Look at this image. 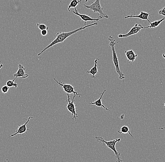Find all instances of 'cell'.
<instances>
[{"label":"cell","mask_w":165,"mask_h":162,"mask_svg":"<svg viewBox=\"0 0 165 162\" xmlns=\"http://www.w3.org/2000/svg\"><path fill=\"white\" fill-rule=\"evenodd\" d=\"M98 25V23H94L91 24H89V25H85L84 27H80V28L77 29L75 30L74 31H70V32H58L56 34V38L54 39L52 42L49 44L48 46H47L45 47L43 50H42L40 53H38V56H39L40 55H41L42 53L46 51V50H48V49L51 48V47L54 46V45H56V44H58V43H63L65 40H66L67 38L71 36L72 35L74 34L75 33L78 32V31H80L82 30L85 29L87 27H90L91 26H94V25Z\"/></svg>","instance_id":"1"},{"label":"cell","mask_w":165,"mask_h":162,"mask_svg":"<svg viewBox=\"0 0 165 162\" xmlns=\"http://www.w3.org/2000/svg\"><path fill=\"white\" fill-rule=\"evenodd\" d=\"M96 139L98 141H99V144H102L104 146L106 145L107 147L111 149L112 151H113L115 155V157L117 159V161L116 162H122L123 160L120 159V152H119L116 150L115 145L117 142H120L121 140L120 138H118L114 140L110 141H106L101 136H96L95 137Z\"/></svg>","instance_id":"2"},{"label":"cell","mask_w":165,"mask_h":162,"mask_svg":"<svg viewBox=\"0 0 165 162\" xmlns=\"http://www.w3.org/2000/svg\"><path fill=\"white\" fill-rule=\"evenodd\" d=\"M84 8L90 9L91 11H93L94 13H97L98 14V18H109L108 15L103 12V8L101 6L100 3V0H95L94 2L90 5H86L85 4H84Z\"/></svg>","instance_id":"3"},{"label":"cell","mask_w":165,"mask_h":162,"mask_svg":"<svg viewBox=\"0 0 165 162\" xmlns=\"http://www.w3.org/2000/svg\"><path fill=\"white\" fill-rule=\"evenodd\" d=\"M67 96L68 97V100H67L68 104L67 105L66 108L68 111L70 112L71 113L72 115L73 116V120L75 119L76 122H77V118H78V116L77 115V106L78 105H75L74 104V99L76 95H74V97L73 98L72 101L70 100V96L69 94H67Z\"/></svg>","instance_id":"4"},{"label":"cell","mask_w":165,"mask_h":162,"mask_svg":"<svg viewBox=\"0 0 165 162\" xmlns=\"http://www.w3.org/2000/svg\"><path fill=\"white\" fill-rule=\"evenodd\" d=\"M111 47L112 51L113 60L114 64V66H115V71L117 73L118 75H119V78L120 79L123 80V79L125 78L124 75L120 69L118 58L117 55V53H116L115 48H114V46H112Z\"/></svg>","instance_id":"5"},{"label":"cell","mask_w":165,"mask_h":162,"mask_svg":"<svg viewBox=\"0 0 165 162\" xmlns=\"http://www.w3.org/2000/svg\"><path fill=\"white\" fill-rule=\"evenodd\" d=\"M54 80L58 83V85H59L61 87L63 88L65 92L67 94H73L75 95L79 96V97H80L82 96V94L78 93L75 91V88L71 84H66V83H63L59 82L55 78H54Z\"/></svg>","instance_id":"6"},{"label":"cell","mask_w":165,"mask_h":162,"mask_svg":"<svg viewBox=\"0 0 165 162\" xmlns=\"http://www.w3.org/2000/svg\"><path fill=\"white\" fill-rule=\"evenodd\" d=\"M144 28V27L141 24H135V25L130 30L126 33L125 34H119L118 37L119 38H123V37H128L130 36L136 34L138 32H140V31L142 29Z\"/></svg>","instance_id":"7"},{"label":"cell","mask_w":165,"mask_h":162,"mask_svg":"<svg viewBox=\"0 0 165 162\" xmlns=\"http://www.w3.org/2000/svg\"><path fill=\"white\" fill-rule=\"evenodd\" d=\"M31 118H33V117H29L28 118V120L26 121V122L23 125H19L18 127V128L16 129V132L14 134H13L12 135H10V136H8V138H11V137H13V136H15V135H17L18 134H22L24 133H26V134H28L27 132V130H29L30 131L31 129H29V128H27V124L29 122V121L30 120Z\"/></svg>","instance_id":"8"},{"label":"cell","mask_w":165,"mask_h":162,"mask_svg":"<svg viewBox=\"0 0 165 162\" xmlns=\"http://www.w3.org/2000/svg\"><path fill=\"white\" fill-rule=\"evenodd\" d=\"M75 11L72 12L75 15H77V16H78L80 17V19H81L82 20H83L84 21V25H86V23L87 22H91V21H99L101 20V18L94 19L93 18L90 16H88V15H85V14H82L79 13L78 11L77 10V8H75Z\"/></svg>","instance_id":"9"},{"label":"cell","mask_w":165,"mask_h":162,"mask_svg":"<svg viewBox=\"0 0 165 162\" xmlns=\"http://www.w3.org/2000/svg\"><path fill=\"white\" fill-rule=\"evenodd\" d=\"M151 14H150V12H145L141 11L140 14L138 15H129V16H126L124 18H138L140 19L141 20H147L149 23H150V21L149 20V18L150 16H151Z\"/></svg>","instance_id":"10"},{"label":"cell","mask_w":165,"mask_h":162,"mask_svg":"<svg viewBox=\"0 0 165 162\" xmlns=\"http://www.w3.org/2000/svg\"><path fill=\"white\" fill-rule=\"evenodd\" d=\"M25 68H24L22 65H18V70L16 73L14 74L13 76L16 78L21 77L23 78H26L29 76V75L25 73Z\"/></svg>","instance_id":"11"},{"label":"cell","mask_w":165,"mask_h":162,"mask_svg":"<svg viewBox=\"0 0 165 162\" xmlns=\"http://www.w3.org/2000/svg\"><path fill=\"white\" fill-rule=\"evenodd\" d=\"M101 60V59L97 58L94 60V65L93 68L91 69L90 70L86 71L85 73H88L91 75V78L95 79V75L98 74V68H97V63L99 60Z\"/></svg>","instance_id":"12"},{"label":"cell","mask_w":165,"mask_h":162,"mask_svg":"<svg viewBox=\"0 0 165 162\" xmlns=\"http://www.w3.org/2000/svg\"><path fill=\"white\" fill-rule=\"evenodd\" d=\"M126 56L127 57V60L129 62L133 63L135 61L137 56V54H135V52L133 50H130L125 52Z\"/></svg>","instance_id":"13"},{"label":"cell","mask_w":165,"mask_h":162,"mask_svg":"<svg viewBox=\"0 0 165 162\" xmlns=\"http://www.w3.org/2000/svg\"><path fill=\"white\" fill-rule=\"evenodd\" d=\"M105 92H106V90H104L102 93L101 95V97H100V98L96 100L94 102H91V103H90V104H91V105H96L98 107H102V108H104V109H105L106 110L110 111L108 108H107L106 106L103 105L102 102V99L103 95L104 94Z\"/></svg>","instance_id":"14"},{"label":"cell","mask_w":165,"mask_h":162,"mask_svg":"<svg viewBox=\"0 0 165 162\" xmlns=\"http://www.w3.org/2000/svg\"><path fill=\"white\" fill-rule=\"evenodd\" d=\"M165 19V18H163L159 20L155 21L153 22H150V25L147 26V27H144V29H147V28H155L156 27H158L160 24L164 21Z\"/></svg>","instance_id":"15"},{"label":"cell","mask_w":165,"mask_h":162,"mask_svg":"<svg viewBox=\"0 0 165 162\" xmlns=\"http://www.w3.org/2000/svg\"><path fill=\"white\" fill-rule=\"evenodd\" d=\"M82 1V0H80V1H78V0H72V1H71V2H70V4H69V6H68V11L70 12V8H76V7L78 6V4L81 3Z\"/></svg>","instance_id":"16"},{"label":"cell","mask_w":165,"mask_h":162,"mask_svg":"<svg viewBox=\"0 0 165 162\" xmlns=\"http://www.w3.org/2000/svg\"><path fill=\"white\" fill-rule=\"evenodd\" d=\"M118 132L119 134H122V133L127 134V133H128L131 136V137H133V135L131 134L130 132V128H129L128 126H124L121 127V128H120V131H118Z\"/></svg>","instance_id":"17"},{"label":"cell","mask_w":165,"mask_h":162,"mask_svg":"<svg viewBox=\"0 0 165 162\" xmlns=\"http://www.w3.org/2000/svg\"><path fill=\"white\" fill-rule=\"evenodd\" d=\"M15 79L13 80H8L6 83V85H7L8 87H15V88L17 89L18 86V84L16 83L15 82Z\"/></svg>","instance_id":"18"},{"label":"cell","mask_w":165,"mask_h":162,"mask_svg":"<svg viewBox=\"0 0 165 162\" xmlns=\"http://www.w3.org/2000/svg\"><path fill=\"white\" fill-rule=\"evenodd\" d=\"M37 26L38 27V29L41 31L48 29V27H47L45 24H38V23L37 24Z\"/></svg>","instance_id":"19"},{"label":"cell","mask_w":165,"mask_h":162,"mask_svg":"<svg viewBox=\"0 0 165 162\" xmlns=\"http://www.w3.org/2000/svg\"><path fill=\"white\" fill-rule=\"evenodd\" d=\"M9 87L7 85H4L2 88V92L3 93H7L9 90Z\"/></svg>","instance_id":"20"},{"label":"cell","mask_w":165,"mask_h":162,"mask_svg":"<svg viewBox=\"0 0 165 162\" xmlns=\"http://www.w3.org/2000/svg\"><path fill=\"white\" fill-rule=\"evenodd\" d=\"M159 14L160 15H162L165 17V7L160 10V11L159 12Z\"/></svg>","instance_id":"21"},{"label":"cell","mask_w":165,"mask_h":162,"mask_svg":"<svg viewBox=\"0 0 165 162\" xmlns=\"http://www.w3.org/2000/svg\"><path fill=\"white\" fill-rule=\"evenodd\" d=\"M48 30H43L41 31V34L43 36H45L48 34Z\"/></svg>","instance_id":"22"},{"label":"cell","mask_w":165,"mask_h":162,"mask_svg":"<svg viewBox=\"0 0 165 162\" xmlns=\"http://www.w3.org/2000/svg\"><path fill=\"white\" fill-rule=\"evenodd\" d=\"M124 114H122V115L120 116V118L122 120H123L124 118Z\"/></svg>","instance_id":"23"},{"label":"cell","mask_w":165,"mask_h":162,"mask_svg":"<svg viewBox=\"0 0 165 162\" xmlns=\"http://www.w3.org/2000/svg\"><path fill=\"white\" fill-rule=\"evenodd\" d=\"M3 65L1 63V62H0V69H1V68H2V67H3Z\"/></svg>","instance_id":"24"},{"label":"cell","mask_w":165,"mask_h":162,"mask_svg":"<svg viewBox=\"0 0 165 162\" xmlns=\"http://www.w3.org/2000/svg\"><path fill=\"white\" fill-rule=\"evenodd\" d=\"M159 129H165V128H160Z\"/></svg>","instance_id":"25"},{"label":"cell","mask_w":165,"mask_h":162,"mask_svg":"<svg viewBox=\"0 0 165 162\" xmlns=\"http://www.w3.org/2000/svg\"><path fill=\"white\" fill-rule=\"evenodd\" d=\"M163 57H164V58L165 59V54H164V53H163Z\"/></svg>","instance_id":"26"},{"label":"cell","mask_w":165,"mask_h":162,"mask_svg":"<svg viewBox=\"0 0 165 162\" xmlns=\"http://www.w3.org/2000/svg\"><path fill=\"white\" fill-rule=\"evenodd\" d=\"M89 0H85V2H88Z\"/></svg>","instance_id":"27"},{"label":"cell","mask_w":165,"mask_h":162,"mask_svg":"<svg viewBox=\"0 0 165 162\" xmlns=\"http://www.w3.org/2000/svg\"><path fill=\"white\" fill-rule=\"evenodd\" d=\"M164 107H165V103H164Z\"/></svg>","instance_id":"28"},{"label":"cell","mask_w":165,"mask_h":162,"mask_svg":"<svg viewBox=\"0 0 165 162\" xmlns=\"http://www.w3.org/2000/svg\"><path fill=\"white\" fill-rule=\"evenodd\" d=\"M6 161H7V162H8V160L7 159Z\"/></svg>","instance_id":"29"}]
</instances>
